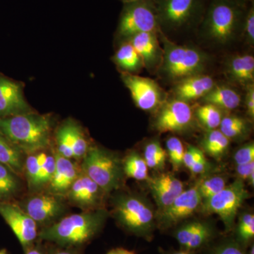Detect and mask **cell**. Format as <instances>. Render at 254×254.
I'll return each instance as SVG.
<instances>
[{
    "label": "cell",
    "mask_w": 254,
    "mask_h": 254,
    "mask_svg": "<svg viewBox=\"0 0 254 254\" xmlns=\"http://www.w3.org/2000/svg\"><path fill=\"white\" fill-rule=\"evenodd\" d=\"M108 215L103 208L66 215L41 229L38 240L61 247L83 249L99 235Z\"/></svg>",
    "instance_id": "6da1fadb"
},
{
    "label": "cell",
    "mask_w": 254,
    "mask_h": 254,
    "mask_svg": "<svg viewBox=\"0 0 254 254\" xmlns=\"http://www.w3.org/2000/svg\"><path fill=\"white\" fill-rule=\"evenodd\" d=\"M53 125L49 115L33 112L0 118V132L26 155L49 148Z\"/></svg>",
    "instance_id": "7a4b0ae2"
},
{
    "label": "cell",
    "mask_w": 254,
    "mask_h": 254,
    "mask_svg": "<svg viewBox=\"0 0 254 254\" xmlns=\"http://www.w3.org/2000/svg\"><path fill=\"white\" fill-rule=\"evenodd\" d=\"M249 4L240 0H210L199 25L202 33L217 43L231 41L242 31Z\"/></svg>",
    "instance_id": "3957f363"
},
{
    "label": "cell",
    "mask_w": 254,
    "mask_h": 254,
    "mask_svg": "<svg viewBox=\"0 0 254 254\" xmlns=\"http://www.w3.org/2000/svg\"><path fill=\"white\" fill-rule=\"evenodd\" d=\"M114 218L127 233L150 241L153 238L156 216L151 205L140 195L122 193L114 197Z\"/></svg>",
    "instance_id": "277c9868"
},
{
    "label": "cell",
    "mask_w": 254,
    "mask_h": 254,
    "mask_svg": "<svg viewBox=\"0 0 254 254\" xmlns=\"http://www.w3.org/2000/svg\"><path fill=\"white\" fill-rule=\"evenodd\" d=\"M160 31L174 32L200 25L206 0H153Z\"/></svg>",
    "instance_id": "5b68a950"
},
{
    "label": "cell",
    "mask_w": 254,
    "mask_h": 254,
    "mask_svg": "<svg viewBox=\"0 0 254 254\" xmlns=\"http://www.w3.org/2000/svg\"><path fill=\"white\" fill-rule=\"evenodd\" d=\"M81 172L86 174L107 194L123 185V162L113 153L98 146H91L80 162Z\"/></svg>",
    "instance_id": "8992f818"
},
{
    "label": "cell",
    "mask_w": 254,
    "mask_h": 254,
    "mask_svg": "<svg viewBox=\"0 0 254 254\" xmlns=\"http://www.w3.org/2000/svg\"><path fill=\"white\" fill-rule=\"evenodd\" d=\"M162 67L168 78L180 80L199 74L204 69L206 57L199 50L175 44L164 38Z\"/></svg>",
    "instance_id": "52a82bcc"
},
{
    "label": "cell",
    "mask_w": 254,
    "mask_h": 254,
    "mask_svg": "<svg viewBox=\"0 0 254 254\" xmlns=\"http://www.w3.org/2000/svg\"><path fill=\"white\" fill-rule=\"evenodd\" d=\"M248 197L245 182L237 179L217 194L203 200L202 209L205 213L218 215L223 222L225 231L230 232L235 227L239 209Z\"/></svg>",
    "instance_id": "ba28073f"
},
{
    "label": "cell",
    "mask_w": 254,
    "mask_h": 254,
    "mask_svg": "<svg viewBox=\"0 0 254 254\" xmlns=\"http://www.w3.org/2000/svg\"><path fill=\"white\" fill-rule=\"evenodd\" d=\"M124 4L119 20V36L129 38L138 33L160 31L153 0H133Z\"/></svg>",
    "instance_id": "9c48e42d"
},
{
    "label": "cell",
    "mask_w": 254,
    "mask_h": 254,
    "mask_svg": "<svg viewBox=\"0 0 254 254\" xmlns=\"http://www.w3.org/2000/svg\"><path fill=\"white\" fill-rule=\"evenodd\" d=\"M17 203L36 222L40 230L63 218L68 208L67 202L63 196L48 190L33 192Z\"/></svg>",
    "instance_id": "30bf717a"
},
{
    "label": "cell",
    "mask_w": 254,
    "mask_h": 254,
    "mask_svg": "<svg viewBox=\"0 0 254 254\" xmlns=\"http://www.w3.org/2000/svg\"><path fill=\"white\" fill-rule=\"evenodd\" d=\"M0 215L14 232L23 251L38 240L39 227L21 208L17 201L0 203Z\"/></svg>",
    "instance_id": "8fae6325"
},
{
    "label": "cell",
    "mask_w": 254,
    "mask_h": 254,
    "mask_svg": "<svg viewBox=\"0 0 254 254\" xmlns=\"http://www.w3.org/2000/svg\"><path fill=\"white\" fill-rule=\"evenodd\" d=\"M201 201L198 185L184 190L171 204L159 211L156 216L157 227L165 230L176 226L182 220L190 218L195 213Z\"/></svg>",
    "instance_id": "7c38bea8"
},
{
    "label": "cell",
    "mask_w": 254,
    "mask_h": 254,
    "mask_svg": "<svg viewBox=\"0 0 254 254\" xmlns=\"http://www.w3.org/2000/svg\"><path fill=\"white\" fill-rule=\"evenodd\" d=\"M106 195L94 181L81 172L64 198L68 205L84 211L104 208Z\"/></svg>",
    "instance_id": "4fadbf2b"
},
{
    "label": "cell",
    "mask_w": 254,
    "mask_h": 254,
    "mask_svg": "<svg viewBox=\"0 0 254 254\" xmlns=\"http://www.w3.org/2000/svg\"><path fill=\"white\" fill-rule=\"evenodd\" d=\"M122 78L129 90L133 101L140 109L146 111L153 110L161 103L163 92L153 80L128 72L123 73Z\"/></svg>",
    "instance_id": "5bb4252c"
},
{
    "label": "cell",
    "mask_w": 254,
    "mask_h": 254,
    "mask_svg": "<svg viewBox=\"0 0 254 254\" xmlns=\"http://www.w3.org/2000/svg\"><path fill=\"white\" fill-rule=\"evenodd\" d=\"M193 112L187 102L174 100L164 105L155 118V127L160 133L185 131L191 125Z\"/></svg>",
    "instance_id": "9a60e30c"
},
{
    "label": "cell",
    "mask_w": 254,
    "mask_h": 254,
    "mask_svg": "<svg viewBox=\"0 0 254 254\" xmlns=\"http://www.w3.org/2000/svg\"><path fill=\"white\" fill-rule=\"evenodd\" d=\"M173 236L182 250L195 252L207 248L215 237L213 225L205 221H190L177 227Z\"/></svg>",
    "instance_id": "2e32d148"
},
{
    "label": "cell",
    "mask_w": 254,
    "mask_h": 254,
    "mask_svg": "<svg viewBox=\"0 0 254 254\" xmlns=\"http://www.w3.org/2000/svg\"><path fill=\"white\" fill-rule=\"evenodd\" d=\"M31 113L23 97L22 87L0 74V118Z\"/></svg>",
    "instance_id": "e0dca14e"
},
{
    "label": "cell",
    "mask_w": 254,
    "mask_h": 254,
    "mask_svg": "<svg viewBox=\"0 0 254 254\" xmlns=\"http://www.w3.org/2000/svg\"><path fill=\"white\" fill-rule=\"evenodd\" d=\"M55 169L46 190L64 197L73 182L81 173L79 162L64 158L55 151Z\"/></svg>",
    "instance_id": "ac0fdd59"
},
{
    "label": "cell",
    "mask_w": 254,
    "mask_h": 254,
    "mask_svg": "<svg viewBox=\"0 0 254 254\" xmlns=\"http://www.w3.org/2000/svg\"><path fill=\"white\" fill-rule=\"evenodd\" d=\"M149 186L160 211L171 204L185 190L183 182L170 173L161 174L150 179Z\"/></svg>",
    "instance_id": "d6986e66"
},
{
    "label": "cell",
    "mask_w": 254,
    "mask_h": 254,
    "mask_svg": "<svg viewBox=\"0 0 254 254\" xmlns=\"http://www.w3.org/2000/svg\"><path fill=\"white\" fill-rule=\"evenodd\" d=\"M158 33H141L128 38L141 58L143 66L149 69L158 67L163 62V51L157 38Z\"/></svg>",
    "instance_id": "ffe728a7"
},
{
    "label": "cell",
    "mask_w": 254,
    "mask_h": 254,
    "mask_svg": "<svg viewBox=\"0 0 254 254\" xmlns=\"http://www.w3.org/2000/svg\"><path fill=\"white\" fill-rule=\"evenodd\" d=\"M214 86L211 76L199 73L179 81L174 91L177 99L187 102L204 97Z\"/></svg>",
    "instance_id": "44dd1931"
},
{
    "label": "cell",
    "mask_w": 254,
    "mask_h": 254,
    "mask_svg": "<svg viewBox=\"0 0 254 254\" xmlns=\"http://www.w3.org/2000/svg\"><path fill=\"white\" fill-rule=\"evenodd\" d=\"M26 154L0 132V164L9 168L20 178L24 179Z\"/></svg>",
    "instance_id": "7402d4cb"
},
{
    "label": "cell",
    "mask_w": 254,
    "mask_h": 254,
    "mask_svg": "<svg viewBox=\"0 0 254 254\" xmlns=\"http://www.w3.org/2000/svg\"><path fill=\"white\" fill-rule=\"evenodd\" d=\"M229 76L242 85L251 84L254 78V58L252 55H237L230 60L227 66Z\"/></svg>",
    "instance_id": "603a6c76"
},
{
    "label": "cell",
    "mask_w": 254,
    "mask_h": 254,
    "mask_svg": "<svg viewBox=\"0 0 254 254\" xmlns=\"http://www.w3.org/2000/svg\"><path fill=\"white\" fill-rule=\"evenodd\" d=\"M206 103L213 104L221 110H233L241 103L240 94L230 87L215 86L203 97Z\"/></svg>",
    "instance_id": "cb8c5ba5"
},
{
    "label": "cell",
    "mask_w": 254,
    "mask_h": 254,
    "mask_svg": "<svg viewBox=\"0 0 254 254\" xmlns=\"http://www.w3.org/2000/svg\"><path fill=\"white\" fill-rule=\"evenodd\" d=\"M22 181L9 168L0 164V203L16 201L22 191Z\"/></svg>",
    "instance_id": "d4e9b609"
},
{
    "label": "cell",
    "mask_w": 254,
    "mask_h": 254,
    "mask_svg": "<svg viewBox=\"0 0 254 254\" xmlns=\"http://www.w3.org/2000/svg\"><path fill=\"white\" fill-rule=\"evenodd\" d=\"M230 145V139L220 129L209 130L202 141V147L207 154L219 160L222 158Z\"/></svg>",
    "instance_id": "484cf974"
},
{
    "label": "cell",
    "mask_w": 254,
    "mask_h": 254,
    "mask_svg": "<svg viewBox=\"0 0 254 254\" xmlns=\"http://www.w3.org/2000/svg\"><path fill=\"white\" fill-rule=\"evenodd\" d=\"M115 63L126 72H136L143 66L139 55L129 42L124 43L115 55Z\"/></svg>",
    "instance_id": "4316f807"
},
{
    "label": "cell",
    "mask_w": 254,
    "mask_h": 254,
    "mask_svg": "<svg viewBox=\"0 0 254 254\" xmlns=\"http://www.w3.org/2000/svg\"><path fill=\"white\" fill-rule=\"evenodd\" d=\"M123 172L125 175L138 181L148 179V168L144 158L136 152H131L124 158Z\"/></svg>",
    "instance_id": "83f0119b"
},
{
    "label": "cell",
    "mask_w": 254,
    "mask_h": 254,
    "mask_svg": "<svg viewBox=\"0 0 254 254\" xmlns=\"http://www.w3.org/2000/svg\"><path fill=\"white\" fill-rule=\"evenodd\" d=\"M66 124L72 146L73 159L80 163L91 145H90L84 131L80 125L72 120H68Z\"/></svg>",
    "instance_id": "f1b7e54d"
},
{
    "label": "cell",
    "mask_w": 254,
    "mask_h": 254,
    "mask_svg": "<svg viewBox=\"0 0 254 254\" xmlns=\"http://www.w3.org/2000/svg\"><path fill=\"white\" fill-rule=\"evenodd\" d=\"M55 169V156L54 150H50L48 156L44 163L42 164L39 169L36 180L33 182L29 190L32 193L33 192L41 191L44 189H47L51 181L53 173Z\"/></svg>",
    "instance_id": "f546056e"
},
{
    "label": "cell",
    "mask_w": 254,
    "mask_h": 254,
    "mask_svg": "<svg viewBox=\"0 0 254 254\" xmlns=\"http://www.w3.org/2000/svg\"><path fill=\"white\" fill-rule=\"evenodd\" d=\"M167 152L158 141H150L145 145L143 158L148 168L163 169L167 159Z\"/></svg>",
    "instance_id": "4dcf8cb0"
},
{
    "label": "cell",
    "mask_w": 254,
    "mask_h": 254,
    "mask_svg": "<svg viewBox=\"0 0 254 254\" xmlns=\"http://www.w3.org/2000/svg\"><path fill=\"white\" fill-rule=\"evenodd\" d=\"M196 117L200 123L208 130L216 129L222 120L221 109L210 103L200 106L197 110Z\"/></svg>",
    "instance_id": "1f68e13d"
},
{
    "label": "cell",
    "mask_w": 254,
    "mask_h": 254,
    "mask_svg": "<svg viewBox=\"0 0 254 254\" xmlns=\"http://www.w3.org/2000/svg\"><path fill=\"white\" fill-rule=\"evenodd\" d=\"M254 237V215L245 213L241 217L233 237L241 245L248 248Z\"/></svg>",
    "instance_id": "d6a6232c"
},
{
    "label": "cell",
    "mask_w": 254,
    "mask_h": 254,
    "mask_svg": "<svg viewBox=\"0 0 254 254\" xmlns=\"http://www.w3.org/2000/svg\"><path fill=\"white\" fill-rule=\"evenodd\" d=\"M219 127L220 131L230 140L245 134L247 130V124L244 119L234 115L222 118Z\"/></svg>",
    "instance_id": "836d02e7"
},
{
    "label": "cell",
    "mask_w": 254,
    "mask_h": 254,
    "mask_svg": "<svg viewBox=\"0 0 254 254\" xmlns=\"http://www.w3.org/2000/svg\"><path fill=\"white\" fill-rule=\"evenodd\" d=\"M55 143L56 149L55 151L56 153L64 158L74 160L66 122L57 130L55 133Z\"/></svg>",
    "instance_id": "e575fe53"
},
{
    "label": "cell",
    "mask_w": 254,
    "mask_h": 254,
    "mask_svg": "<svg viewBox=\"0 0 254 254\" xmlns=\"http://www.w3.org/2000/svg\"><path fill=\"white\" fill-rule=\"evenodd\" d=\"M167 154L170 163L175 171H178L183 166L185 147L180 138L170 137L166 142Z\"/></svg>",
    "instance_id": "d590c367"
},
{
    "label": "cell",
    "mask_w": 254,
    "mask_h": 254,
    "mask_svg": "<svg viewBox=\"0 0 254 254\" xmlns=\"http://www.w3.org/2000/svg\"><path fill=\"white\" fill-rule=\"evenodd\" d=\"M205 254H248L247 248L234 238H227L215 245H209Z\"/></svg>",
    "instance_id": "8d00e7d4"
},
{
    "label": "cell",
    "mask_w": 254,
    "mask_h": 254,
    "mask_svg": "<svg viewBox=\"0 0 254 254\" xmlns=\"http://www.w3.org/2000/svg\"><path fill=\"white\" fill-rule=\"evenodd\" d=\"M226 186V180L220 176L209 177L198 185V190L203 201L217 194Z\"/></svg>",
    "instance_id": "74e56055"
},
{
    "label": "cell",
    "mask_w": 254,
    "mask_h": 254,
    "mask_svg": "<svg viewBox=\"0 0 254 254\" xmlns=\"http://www.w3.org/2000/svg\"><path fill=\"white\" fill-rule=\"evenodd\" d=\"M242 31L247 41L251 45L254 44V1L250 3L247 7Z\"/></svg>",
    "instance_id": "f35d334b"
},
{
    "label": "cell",
    "mask_w": 254,
    "mask_h": 254,
    "mask_svg": "<svg viewBox=\"0 0 254 254\" xmlns=\"http://www.w3.org/2000/svg\"><path fill=\"white\" fill-rule=\"evenodd\" d=\"M234 160L237 165H244L254 162V144L248 143L241 147L234 155Z\"/></svg>",
    "instance_id": "ab89813d"
},
{
    "label": "cell",
    "mask_w": 254,
    "mask_h": 254,
    "mask_svg": "<svg viewBox=\"0 0 254 254\" xmlns=\"http://www.w3.org/2000/svg\"><path fill=\"white\" fill-rule=\"evenodd\" d=\"M203 155L204 153L202 150L198 149V148H195L193 145H189L188 148L185 150V155H184V165L190 170L193 164Z\"/></svg>",
    "instance_id": "60d3db41"
},
{
    "label": "cell",
    "mask_w": 254,
    "mask_h": 254,
    "mask_svg": "<svg viewBox=\"0 0 254 254\" xmlns=\"http://www.w3.org/2000/svg\"><path fill=\"white\" fill-rule=\"evenodd\" d=\"M46 243V254H83V249L61 247L54 244Z\"/></svg>",
    "instance_id": "b9f144b4"
},
{
    "label": "cell",
    "mask_w": 254,
    "mask_h": 254,
    "mask_svg": "<svg viewBox=\"0 0 254 254\" xmlns=\"http://www.w3.org/2000/svg\"><path fill=\"white\" fill-rule=\"evenodd\" d=\"M237 173L239 179L248 181L250 177L254 175V162L244 164V165H237Z\"/></svg>",
    "instance_id": "7bdbcfd3"
},
{
    "label": "cell",
    "mask_w": 254,
    "mask_h": 254,
    "mask_svg": "<svg viewBox=\"0 0 254 254\" xmlns=\"http://www.w3.org/2000/svg\"><path fill=\"white\" fill-rule=\"evenodd\" d=\"M208 161H207L205 155H203L193 164L190 170L193 175H199V174L205 173L208 170Z\"/></svg>",
    "instance_id": "ee69618b"
},
{
    "label": "cell",
    "mask_w": 254,
    "mask_h": 254,
    "mask_svg": "<svg viewBox=\"0 0 254 254\" xmlns=\"http://www.w3.org/2000/svg\"><path fill=\"white\" fill-rule=\"evenodd\" d=\"M246 105L248 115L251 118L254 117V85H249L247 88V98H246Z\"/></svg>",
    "instance_id": "f6af8a7d"
},
{
    "label": "cell",
    "mask_w": 254,
    "mask_h": 254,
    "mask_svg": "<svg viewBox=\"0 0 254 254\" xmlns=\"http://www.w3.org/2000/svg\"><path fill=\"white\" fill-rule=\"evenodd\" d=\"M46 243L38 240L36 243L24 251L25 254H46Z\"/></svg>",
    "instance_id": "bcb514c9"
},
{
    "label": "cell",
    "mask_w": 254,
    "mask_h": 254,
    "mask_svg": "<svg viewBox=\"0 0 254 254\" xmlns=\"http://www.w3.org/2000/svg\"><path fill=\"white\" fill-rule=\"evenodd\" d=\"M107 254H136L133 251L126 250L124 248H116L110 250Z\"/></svg>",
    "instance_id": "7dc6e473"
},
{
    "label": "cell",
    "mask_w": 254,
    "mask_h": 254,
    "mask_svg": "<svg viewBox=\"0 0 254 254\" xmlns=\"http://www.w3.org/2000/svg\"><path fill=\"white\" fill-rule=\"evenodd\" d=\"M165 254H196L195 252H190L185 250H173L170 252H166Z\"/></svg>",
    "instance_id": "c3c4849f"
},
{
    "label": "cell",
    "mask_w": 254,
    "mask_h": 254,
    "mask_svg": "<svg viewBox=\"0 0 254 254\" xmlns=\"http://www.w3.org/2000/svg\"><path fill=\"white\" fill-rule=\"evenodd\" d=\"M250 249H249V250H247V254H254V244H251L250 246Z\"/></svg>",
    "instance_id": "681fc988"
},
{
    "label": "cell",
    "mask_w": 254,
    "mask_h": 254,
    "mask_svg": "<svg viewBox=\"0 0 254 254\" xmlns=\"http://www.w3.org/2000/svg\"><path fill=\"white\" fill-rule=\"evenodd\" d=\"M0 254H8L7 251L5 250V249H3V250H0Z\"/></svg>",
    "instance_id": "f907efd6"
},
{
    "label": "cell",
    "mask_w": 254,
    "mask_h": 254,
    "mask_svg": "<svg viewBox=\"0 0 254 254\" xmlns=\"http://www.w3.org/2000/svg\"><path fill=\"white\" fill-rule=\"evenodd\" d=\"M240 1H243V2L245 3H250L252 1H253V0H240Z\"/></svg>",
    "instance_id": "816d5d0a"
},
{
    "label": "cell",
    "mask_w": 254,
    "mask_h": 254,
    "mask_svg": "<svg viewBox=\"0 0 254 254\" xmlns=\"http://www.w3.org/2000/svg\"><path fill=\"white\" fill-rule=\"evenodd\" d=\"M122 1H123L124 3L128 2V1H133V0H121Z\"/></svg>",
    "instance_id": "f5cc1de1"
}]
</instances>
